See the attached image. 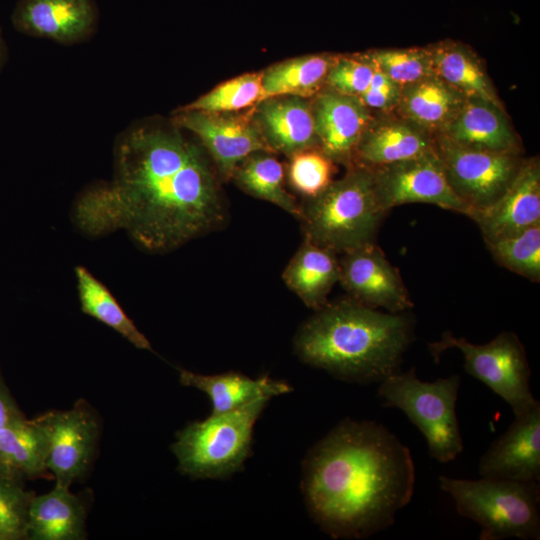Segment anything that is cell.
Masks as SVG:
<instances>
[{"label": "cell", "instance_id": "cell-25", "mask_svg": "<svg viewBox=\"0 0 540 540\" xmlns=\"http://www.w3.org/2000/svg\"><path fill=\"white\" fill-rule=\"evenodd\" d=\"M435 75L465 97L502 104L493 82L476 52L467 44L445 39L431 44Z\"/></svg>", "mask_w": 540, "mask_h": 540}, {"label": "cell", "instance_id": "cell-13", "mask_svg": "<svg viewBox=\"0 0 540 540\" xmlns=\"http://www.w3.org/2000/svg\"><path fill=\"white\" fill-rule=\"evenodd\" d=\"M38 420L48 436L46 467L53 473L55 485L69 488L90 463L97 423L83 407L49 412Z\"/></svg>", "mask_w": 540, "mask_h": 540}, {"label": "cell", "instance_id": "cell-8", "mask_svg": "<svg viewBox=\"0 0 540 540\" xmlns=\"http://www.w3.org/2000/svg\"><path fill=\"white\" fill-rule=\"evenodd\" d=\"M452 348L462 353L465 371L504 399L515 416L540 403L530 389L531 371L525 348L514 332H501L485 344H473L445 332L440 341L429 344L436 362Z\"/></svg>", "mask_w": 540, "mask_h": 540}, {"label": "cell", "instance_id": "cell-33", "mask_svg": "<svg viewBox=\"0 0 540 540\" xmlns=\"http://www.w3.org/2000/svg\"><path fill=\"white\" fill-rule=\"evenodd\" d=\"M334 163L318 147L299 151L290 156L289 183L304 200L314 198L332 183Z\"/></svg>", "mask_w": 540, "mask_h": 540}, {"label": "cell", "instance_id": "cell-11", "mask_svg": "<svg viewBox=\"0 0 540 540\" xmlns=\"http://www.w3.org/2000/svg\"><path fill=\"white\" fill-rule=\"evenodd\" d=\"M339 263V283L352 300L390 313L413 307L399 270L375 242L342 253Z\"/></svg>", "mask_w": 540, "mask_h": 540}, {"label": "cell", "instance_id": "cell-7", "mask_svg": "<svg viewBox=\"0 0 540 540\" xmlns=\"http://www.w3.org/2000/svg\"><path fill=\"white\" fill-rule=\"evenodd\" d=\"M460 381L459 375L421 381L412 368L388 376L378 387L382 405L404 412L425 437L431 457L441 463L463 450L456 414Z\"/></svg>", "mask_w": 540, "mask_h": 540}, {"label": "cell", "instance_id": "cell-31", "mask_svg": "<svg viewBox=\"0 0 540 540\" xmlns=\"http://www.w3.org/2000/svg\"><path fill=\"white\" fill-rule=\"evenodd\" d=\"M365 53L381 72L401 88L435 75L431 45L373 49Z\"/></svg>", "mask_w": 540, "mask_h": 540}, {"label": "cell", "instance_id": "cell-1", "mask_svg": "<svg viewBox=\"0 0 540 540\" xmlns=\"http://www.w3.org/2000/svg\"><path fill=\"white\" fill-rule=\"evenodd\" d=\"M219 177L178 131L135 129L118 146L115 181L80 197L76 221L91 235L124 229L150 251L172 250L227 224Z\"/></svg>", "mask_w": 540, "mask_h": 540}, {"label": "cell", "instance_id": "cell-37", "mask_svg": "<svg viewBox=\"0 0 540 540\" xmlns=\"http://www.w3.org/2000/svg\"><path fill=\"white\" fill-rule=\"evenodd\" d=\"M22 417L11 398L0 387V429Z\"/></svg>", "mask_w": 540, "mask_h": 540}, {"label": "cell", "instance_id": "cell-28", "mask_svg": "<svg viewBox=\"0 0 540 540\" xmlns=\"http://www.w3.org/2000/svg\"><path fill=\"white\" fill-rule=\"evenodd\" d=\"M246 193L281 208L297 220L301 203L284 186V169L271 152H257L242 161L231 177Z\"/></svg>", "mask_w": 540, "mask_h": 540}, {"label": "cell", "instance_id": "cell-12", "mask_svg": "<svg viewBox=\"0 0 540 540\" xmlns=\"http://www.w3.org/2000/svg\"><path fill=\"white\" fill-rule=\"evenodd\" d=\"M176 125L194 133L220 176L230 179L237 166L257 152H273L261 130L245 116L182 110Z\"/></svg>", "mask_w": 540, "mask_h": 540}, {"label": "cell", "instance_id": "cell-5", "mask_svg": "<svg viewBox=\"0 0 540 540\" xmlns=\"http://www.w3.org/2000/svg\"><path fill=\"white\" fill-rule=\"evenodd\" d=\"M439 484L458 513L480 525L481 540L540 539L539 482L440 476Z\"/></svg>", "mask_w": 540, "mask_h": 540}, {"label": "cell", "instance_id": "cell-14", "mask_svg": "<svg viewBox=\"0 0 540 540\" xmlns=\"http://www.w3.org/2000/svg\"><path fill=\"white\" fill-rule=\"evenodd\" d=\"M478 472L487 478L539 482L540 403L515 416L482 455Z\"/></svg>", "mask_w": 540, "mask_h": 540}, {"label": "cell", "instance_id": "cell-18", "mask_svg": "<svg viewBox=\"0 0 540 540\" xmlns=\"http://www.w3.org/2000/svg\"><path fill=\"white\" fill-rule=\"evenodd\" d=\"M96 19L92 0H19L12 14L18 31L63 44L89 36Z\"/></svg>", "mask_w": 540, "mask_h": 540}, {"label": "cell", "instance_id": "cell-15", "mask_svg": "<svg viewBox=\"0 0 540 540\" xmlns=\"http://www.w3.org/2000/svg\"><path fill=\"white\" fill-rule=\"evenodd\" d=\"M318 148L334 162L352 166L357 144L373 113L354 96L329 88L311 104Z\"/></svg>", "mask_w": 540, "mask_h": 540}, {"label": "cell", "instance_id": "cell-32", "mask_svg": "<svg viewBox=\"0 0 540 540\" xmlns=\"http://www.w3.org/2000/svg\"><path fill=\"white\" fill-rule=\"evenodd\" d=\"M262 73H248L221 83L183 110L231 113L260 102Z\"/></svg>", "mask_w": 540, "mask_h": 540}, {"label": "cell", "instance_id": "cell-24", "mask_svg": "<svg viewBox=\"0 0 540 540\" xmlns=\"http://www.w3.org/2000/svg\"><path fill=\"white\" fill-rule=\"evenodd\" d=\"M85 512L69 488L54 486L32 497L27 516V535L36 540H77L84 536Z\"/></svg>", "mask_w": 540, "mask_h": 540}, {"label": "cell", "instance_id": "cell-23", "mask_svg": "<svg viewBox=\"0 0 540 540\" xmlns=\"http://www.w3.org/2000/svg\"><path fill=\"white\" fill-rule=\"evenodd\" d=\"M183 386L194 387L206 393L212 403L211 414H222L250 402L291 391V387L283 381L274 380L268 376L257 379L250 378L239 372H226L214 375H203L188 370H181L179 375Z\"/></svg>", "mask_w": 540, "mask_h": 540}, {"label": "cell", "instance_id": "cell-38", "mask_svg": "<svg viewBox=\"0 0 540 540\" xmlns=\"http://www.w3.org/2000/svg\"><path fill=\"white\" fill-rule=\"evenodd\" d=\"M3 56H4V44H3V41H2V38H1V35H0V67H1L2 62H3Z\"/></svg>", "mask_w": 540, "mask_h": 540}, {"label": "cell", "instance_id": "cell-16", "mask_svg": "<svg viewBox=\"0 0 540 540\" xmlns=\"http://www.w3.org/2000/svg\"><path fill=\"white\" fill-rule=\"evenodd\" d=\"M473 219L485 242L518 234L540 224V161L524 158L504 194Z\"/></svg>", "mask_w": 540, "mask_h": 540}, {"label": "cell", "instance_id": "cell-6", "mask_svg": "<svg viewBox=\"0 0 540 540\" xmlns=\"http://www.w3.org/2000/svg\"><path fill=\"white\" fill-rule=\"evenodd\" d=\"M268 401L257 399L185 426L172 446L180 471L200 479L225 478L239 471L250 455L253 429Z\"/></svg>", "mask_w": 540, "mask_h": 540}, {"label": "cell", "instance_id": "cell-21", "mask_svg": "<svg viewBox=\"0 0 540 540\" xmlns=\"http://www.w3.org/2000/svg\"><path fill=\"white\" fill-rule=\"evenodd\" d=\"M339 279L338 254L305 238L282 273L285 285L314 311L328 302Z\"/></svg>", "mask_w": 540, "mask_h": 540}, {"label": "cell", "instance_id": "cell-4", "mask_svg": "<svg viewBox=\"0 0 540 540\" xmlns=\"http://www.w3.org/2000/svg\"><path fill=\"white\" fill-rule=\"evenodd\" d=\"M387 213L381 208L370 168L352 165L318 196L301 203L303 238L342 254L375 242Z\"/></svg>", "mask_w": 540, "mask_h": 540}, {"label": "cell", "instance_id": "cell-35", "mask_svg": "<svg viewBox=\"0 0 540 540\" xmlns=\"http://www.w3.org/2000/svg\"><path fill=\"white\" fill-rule=\"evenodd\" d=\"M32 497L0 475V540L27 536L28 507Z\"/></svg>", "mask_w": 540, "mask_h": 540}, {"label": "cell", "instance_id": "cell-22", "mask_svg": "<svg viewBox=\"0 0 540 540\" xmlns=\"http://www.w3.org/2000/svg\"><path fill=\"white\" fill-rule=\"evenodd\" d=\"M466 98L433 75L402 87L394 111L436 136L455 118Z\"/></svg>", "mask_w": 540, "mask_h": 540}, {"label": "cell", "instance_id": "cell-27", "mask_svg": "<svg viewBox=\"0 0 540 540\" xmlns=\"http://www.w3.org/2000/svg\"><path fill=\"white\" fill-rule=\"evenodd\" d=\"M336 56L306 55L272 66L262 73L261 100L280 96L307 98L318 94Z\"/></svg>", "mask_w": 540, "mask_h": 540}, {"label": "cell", "instance_id": "cell-36", "mask_svg": "<svg viewBox=\"0 0 540 540\" xmlns=\"http://www.w3.org/2000/svg\"><path fill=\"white\" fill-rule=\"evenodd\" d=\"M400 93L401 87L376 67L368 88L359 99L371 111L392 112L398 104Z\"/></svg>", "mask_w": 540, "mask_h": 540}, {"label": "cell", "instance_id": "cell-9", "mask_svg": "<svg viewBox=\"0 0 540 540\" xmlns=\"http://www.w3.org/2000/svg\"><path fill=\"white\" fill-rule=\"evenodd\" d=\"M435 151L451 188L473 215L504 194L524 160L521 154L472 149L441 135L435 136Z\"/></svg>", "mask_w": 540, "mask_h": 540}, {"label": "cell", "instance_id": "cell-29", "mask_svg": "<svg viewBox=\"0 0 540 540\" xmlns=\"http://www.w3.org/2000/svg\"><path fill=\"white\" fill-rule=\"evenodd\" d=\"M75 272L82 311L113 328L135 347L152 350L148 339L125 314L108 289L84 267H77Z\"/></svg>", "mask_w": 540, "mask_h": 540}, {"label": "cell", "instance_id": "cell-2", "mask_svg": "<svg viewBox=\"0 0 540 540\" xmlns=\"http://www.w3.org/2000/svg\"><path fill=\"white\" fill-rule=\"evenodd\" d=\"M414 487L409 448L374 421L343 420L303 463L308 511L335 539H362L387 529L410 502Z\"/></svg>", "mask_w": 540, "mask_h": 540}, {"label": "cell", "instance_id": "cell-30", "mask_svg": "<svg viewBox=\"0 0 540 540\" xmlns=\"http://www.w3.org/2000/svg\"><path fill=\"white\" fill-rule=\"evenodd\" d=\"M485 244L499 265L532 282L540 281V224Z\"/></svg>", "mask_w": 540, "mask_h": 540}, {"label": "cell", "instance_id": "cell-20", "mask_svg": "<svg viewBox=\"0 0 540 540\" xmlns=\"http://www.w3.org/2000/svg\"><path fill=\"white\" fill-rule=\"evenodd\" d=\"M257 119L273 152L288 156L318 147L312 107L302 97L280 96L259 102Z\"/></svg>", "mask_w": 540, "mask_h": 540}, {"label": "cell", "instance_id": "cell-17", "mask_svg": "<svg viewBox=\"0 0 540 540\" xmlns=\"http://www.w3.org/2000/svg\"><path fill=\"white\" fill-rule=\"evenodd\" d=\"M435 149V136L392 112H377L355 149L353 164L375 168L424 155Z\"/></svg>", "mask_w": 540, "mask_h": 540}, {"label": "cell", "instance_id": "cell-19", "mask_svg": "<svg viewBox=\"0 0 540 540\" xmlns=\"http://www.w3.org/2000/svg\"><path fill=\"white\" fill-rule=\"evenodd\" d=\"M438 135L472 149L522 154L503 104L479 98H466L462 108Z\"/></svg>", "mask_w": 540, "mask_h": 540}, {"label": "cell", "instance_id": "cell-10", "mask_svg": "<svg viewBox=\"0 0 540 540\" xmlns=\"http://www.w3.org/2000/svg\"><path fill=\"white\" fill-rule=\"evenodd\" d=\"M381 208L428 203L472 217L473 211L451 188L435 149L418 157L370 168Z\"/></svg>", "mask_w": 540, "mask_h": 540}, {"label": "cell", "instance_id": "cell-26", "mask_svg": "<svg viewBox=\"0 0 540 540\" xmlns=\"http://www.w3.org/2000/svg\"><path fill=\"white\" fill-rule=\"evenodd\" d=\"M48 436L38 420L19 418L0 429V475L37 477L47 469Z\"/></svg>", "mask_w": 540, "mask_h": 540}, {"label": "cell", "instance_id": "cell-3", "mask_svg": "<svg viewBox=\"0 0 540 540\" xmlns=\"http://www.w3.org/2000/svg\"><path fill=\"white\" fill-rule=\"evenodd\" d=\"M413 340L407 312H382L348 297L316 310L297 330L294 351L338 379L371 384L400 371Z\"/></svg>", "mask_w": 540, "mask_h": 540}, {"label": "cell", "instance_id": "cell-34", "mask_svg": "<svg viewBox=\"0 0 540 540\" xmlns=\"http://www.w3.org/2000/svg\"><path fill=\"white\" fill-rule=\"evenodd\" d=\"M376 66L366 53L336 56L326 77L327 88L360 97L368 88Z\"/></svg>", "mask_w": 540, "mask_h": 540}]
</instances>
